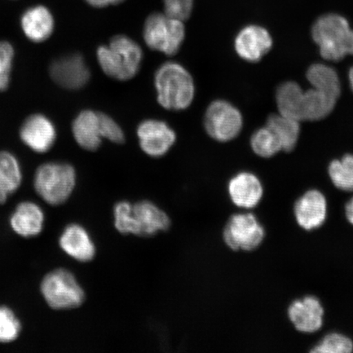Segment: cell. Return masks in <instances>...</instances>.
I'll return each instance as SVG.
<instances>
[{
    "instance_id": "cell-1",
    "label": "cell",
    "mask_w": 353,
    "mask_h": 353,
    "mask_svg": "<svg viewBox=\"0 0 353 353\" xmlns=\"http://www.w3.org/2000/svg\"><path fill=\"white\" fill-rule=\"evenodd\" d=\"M159 103L171 110H182L191 105L195 96L193 79L179 63H166L154 74Z\"/></svg>"
},
{
    "instance_id": "cell-2",
    "label": "cell",
    "mask_w": 353,
    "mask_h": 353,
    "mask_svg": "<svg viewBox=\"0 0 353 353\" xmlns=\"http://www.w3.org/2000/svg\"><path fill=\"white\" fill-rule=\"evenodd\" d=\"M99 63L110 78L126 81L138 74L143 60L142 48L125 35H117L97 51Z\"/></svg>"
},
{
    "instance_id": "cell-3",
    "label": "cell",
    "mask_w": 353,
    "mask_h": 353,
    "mask_svg": "<svg viewBox=\"0 0 353 353\" xmlns=\"http://www.w3.org/2000/svg\"><path fill=\"white\" fill-rule=\"evenodd\" d=\"M76 184V170L68 163H44L39 166L34 176L35 192L52 206H59L68 201Z\"/></svg>"
},
{
    "instance_id": "cell-4",
    "label": "cell",
    "mask_w": 353,
    "mask_h": 353,
    "mask_svg": "<svg viewBox=\"0 0 353 353\" xmlns=\"http://www.w3.org/2000/svg\"><path fill=\"white\" fill-rule=\"evenodd\" d=\"M352 30L345 17L331 13L321 16L315 21L312 37L323 59L339 61L348 55Z\"/></svg>"
},
{
    "instance_id": "cell-5",
    "label": "cell",
    "mask_w": 353,
    "mask_h": 353,
    "mask_svg": "<svg viewBox=\"0 0 353 353\" xmlns=\"http://www.w3.org/2000/svg\"><path fill=\"white\" fill-rule=\"evenodd\" d=\"M39 290L47 305L57 311L72 310L85 301V290L65 268H56L44 275Z\"/></svg>"
},
{
    "instance_id": "cell-6",
    "label": "cell",
    "mask_w": 353,
    "mask_h": 353,
    "mask_svg": "<svg viewBox=\"0 0 353 353\" xmlns=\"http://www.w3.org/2000/svg\"><path fill=\"white\" fill-rule=\"evenodd\" d=\"M143 37L152 50L168 56L175 55L185 39L183 21L172 19L165 13H152L145 21Z\"/></svg>"
},
{
    "instance_id": "cell-7",
    "label": "cell",
    "mask_w": 353,
    "mask_h": 353,
    "mask_svg": "<svg viewBox=\"0 0 353 353\" xmlns=\"http://www.w3.org/2000/svg\"><path fill=\"white\" fill-rule=\"evenodd\" d=\"M205 128L212 139L221 143L229 142L239 135L243 117L236 107L224 100L213 101L205 114Z\"/></svg>"
},
{
    "instance_id": "cell-8",
    "label": "cell",
    "mask_w": 353,
    "mask_h": 353,
    "mask_svg": "<svg viewBox=\"0 0 353 353\" xmlns=\"http://www.w3.org/2000/svg\"><path fill=\"white\" fill-rule=\"evenodd\" d=\"M223 241L234 251H252L262 244L264 228L251 213L233 214L223 233Z\"/></svg>"
},
{
    "instance_id": "cell-9",
    "label": "cell",
    "mask_w": 353,
    "mask_h": 353,
    "mask_svg": "<svg viewBox=\"0 0 353 353\" xmlns=\"http://www.w3.org/2000/svg\"><path fill=\"white\" fill-rule=\"evenodd\" d=\"M50 74L57 85L70 90L85 87L90 79V70L79 54L66 55L54 60L50 65Z\"/></svg>"
},
{
    "instance_id": "cell-10",
    "label": "cell",
    "mask_w": 353,
    "mask_h": 353,
    "mask_svg": "<svg viewBox=\"0 0 353 353\" xmlns=\"http://www.w3.org/2000/svg\"><path fill=\"white\" fill-rule=\"evenodd\" d=\"M140 147L152 157H161L170 151L176 141V134L166 123L147 120L138 128Z\"/></svg>"
},
{
    "instance_id": "cell-11",
    "label": "cell",
    "mask_w": 353,
    "mask_h": 353,
    "mask_svg": "<svg viewBox=\"0 0 353 353\" xmlns=\"http://www.w3.org/2000/svg\"><path fill=\"white\" fill-rule=\"evenodd\" d=\"M273 46L270 33L263 26H247L236 35L235 50L241 59L257 63L268 54Z\"/></svg>"
},
{
    "instance_id": "cell-12",
    "label": "cell",
    "mask_w": 353,
    "mask_h": 353,
    "mask_svg": "<svg viewBox=\"0 0 353 353\" xmlns=\"http://www.w3.org/2000/svg\"><path fill=\"white\" fill-rule=\"evenodd\" d=\"M22 142L32 151L46 153L52 148L57 139L56 128L50 119L41 114L29 117L20 130Z\"/></svg>"
},
{
    "instance_id": "cell-13",
    "label": "cell",
    "mask_w": 353,
    "mask_h": 353,
    "mask_svg": "<svg viewBox=\"0 0 353 353\" xmlns=\"http://www.w3.org/2000/svg\"><path fill=\"white\" fill-rule=\"evenodd\" d=\"M294 213L300 227L306 231L314 230L325 222L327 201L319 190H309L295 202Z\"/></svg>"
},
{
    "instance_id": "cell-14",
    "label": "cell",
    "mask_w": 353,
    "mask_h": 353,
    "mask_svg": "<svg viewBox=\"0 0 353 353\" xmlns=\"http://www.w3.org/2000/svg\"><path fill=\"white\" fill-rule=\"evenodd\" d=\"M8 223L16 235L28 239L41 235L46 223V214L37 203L21 201L12 211Z\"/></svg>"
},
{
    "instance_id": "cell-15",
    "label": "cell",
    "mask_w": 353,
    "mask_h": 353,
    "mask_svg": "<svg viewBox=\"0 0 353 353\" xmlns=\"http://www.w3.org/2000/svg\"><path fill=\"white\" fill-rule=\"evenodd\" d=\"M324 308L320 300L307 296L295 300L288 308V316L299 332L312 334L319 331L323 325Z\"/></svg>"
},
{
    "instance_id": "cell-16",
    "label": "cell",
    "mask_w": 353,
    "mask_h": 353,
    "mask_svg": "<svg viewBox=\"0 0 353 353\" xmlns=\"http://www.w3.org/2000/svg\"><path fill=\"white\" fill-rule=\"evenodd\" d=\"M59 244L66 255L78 262H90L96 256V247L90 234L77 223H70L63 229Z\"/></svg>"
},
{
    "instance_id": "cell-17",
    "label": "cell",
    "mask_w": 353,
    "mask_h": 353,
    "mask_svg": "<svg viewBox=\"0 0 353 353\" xmlns=\"http://www.w3.org/2000/svg\"><path fill=\"white\" fill-rule=\"evenodd\" d=\"M136 234L135 236L150 237L169 230L171 220L165 211L153 202L142 201L132 205Z\"/></svg>"
},
{
    "instance_id": "cell-18",
    "label": "cell",
    "mask_w": 353,
    "mask_h": 353,
    "mask_svg": "<svg viewBox=\"0 0 353 353\" xmlns=\"http://www.w3.org/2000/svg\"><path fill=\"white\" fill-rule=\"evenodd\" d=\"M21 28L26 37L34 43L46 41L54 33L55 21L52 12L42 4L32 6L21 17Z\"/></svg>"
},
{
    "instance_id": "cell-19",
    "label": "cell",
    "mask_w": 353,
    "mask_h": 353,
    "mask_svg": "<svg viewBox=\"0 0 353 353\" xmlns=\"http://www.w3.org/2000/svg\"><path fill=\"white\" fill-rule=\"evenodd\" d=\"M228 193L234 205L243 209H253L262 200L263 184L254 174L241 172L229 182Z\"/></svg>"
},
{
    "instance_id": "cell-20",
    "label": "cell",
    "mask_w": 353,
    "mask_h": 353,
    "mask_svg": "<svg viewBox=\"0 0 353 353\" xmlns=\"http://www.w3.org/2000/svg\"><path fill=\"white\" fill-rule=\"evenodd\" d=\"M77 143L88 151H96L101 143L99 112L85 110L79 113L72 125Z\"/></svg>"
},
{
    "instance_id": "cell-21",
    "label": "cell",
    "mask_w": 353,
    "mask_h": 353,
    "mask_svg": "<svg viewBox=\"0 0 353 353\" xmlns=\"http://www.w3.org/2000/svg\"><path fill=\"white\" fill-rule=\"evenodd\" d=\"M20 163L14 154L0 152V205H4L22 183Z\"/></svg>"
},
{
    "instance_id": "cell-22",
    "label": "cell",
    "mask_w": 353,
    "mask_h": 353,
    "mask_svg": "<svg viewBox=\"0 0 353 353\" xmlns=\"http://www.w3.org/2000/svg\"><path fill=\"white\" fill-rule=\"evenodd\" d=\"M338 99L326 92L312 88L303 92V121H316L327 117L333 112Z\"/></svg>"
},
{
    "instance_id": "cell-23",
    "label": "cell",
    "mask_w": 353,
    "mask_h": 353,
    "mask_svg": "<svg viewBox=\"0 0 353 353\" xmlns=\"http://www.w3.org/2000/svg\"><path fill=\"white\" fill-rule=\"evenodd\" d=\"M303 90L297 83L287 81L278 87L276 101L279 113L299 122L303 121Z\"/></svg>"
},
{
    "instance_id": "cell-24",
    "label": "cell",
    "mask_w": 353,
    "mask_h": 353,
    "mask_svg": "<svg viewBox=\"0 0 353 353\" xmlns=\"http://www.w3.org/2000/svg\"><path fill=\"white\" fill-rule=\"evenodd\" d=\"M267 126L279 140L282 151L291 152L296 147L300 135L299 121L280 113L274 114L268 117Z\"/></svg>"
},
{
    "instance_id": "cell-25",
    "label": "cell",
    "mask_w": 353,
    "mask_h": 353,
    "mask_svg": "<svg viewBox=\"0 0 353 353\" xmlns=\"http://www.w3.org/2000/svg\"><path fill=\"white\" fill-rule=\"evenodd\" d=\"M307 79L312 88L326 92L339 99L341 94V81L336 70L324 64L312 65L307 72Z\"/></svg>"
},
{
    "instance_id": "cell-26",
    "label": "cell",
    "mask_w": 353,
    "mask_h": 353,
    "mask_svg": "<svg viewBox=\"0 0 353 353\" xmlns=\"http://www.w3.org/2000/svg\"><path fill=\"white\" fill-rule=\"evenodd\" d=\"M328 173L331 182L343 192H353V154L330 162Z\"/></svg>"
},
{
    "instance_id": "cell-27",
    "label": "cell",
    "mask_w": 353,
    "mask_h": 353,
    "mask_svg": "<svg viewBox=\"0 0 353 353\" xmlns=\"http://www.w3.org/2000/svg\"><path fill=\"white\" fill-rule=\"evenodd\" d=\"M250 144L254 152L260 157L270 158L282 151L279 140L267 125L254 132Z\"/></svg>"
},
{
    "instance_id": "cell-28",
    "label": "cell",
    "mask_w": 353,
    "mask_h": 353,
    "mask_svg": "<svg viewBox=\"0 0 353 353\" xmlns=\"http://www.w3.org/2000/svg\"><path fill=\"white\" fill-rule=\"evenodd\" d=\"M21 321L10 307L0 304V343H10L20 337Z\"/></svg>"
},
{
    "instance_id": "cell-29",
    "label": "cell",
    "mask_w": 353,
    "mask_h": 353,
    "mask_svg": "<svg viewBox=\"0 0 353 353\" xmlns=\"http://www.w3.org/2000/svg\"><path fill=\"white\" fill-rule=\"evenodd\" d=\"M353 343L351 339L339 333H330L321 339L319 343L312 348V353H351Z\"/></svg>"
},
{
    "instance_id": "cell-30",
    "label": "cell",
    "mask_w": 353,
    "mask_h": 353,
    "mask_svg": "<svg viewBox=\"0 0 353 353\" xmlns=\"http://www.w3.org/2000/svg\"><path fill=\"white\" fill-rule=\"evenodd\" d=\"M113 213L117 230L123 235L132 234L135 236L136 228L131 203L126 201L117 202L114 206Z\"/></svg>"
},
{
    "instance_id": "cell-31",
    "label": "cell",
    "mask_w": 353,
    "mask_h": 353,
    "mask_svg": "<svg viewBox=\"0 0 353 353\" xmlns=\"http://www.w3.org/2000/svg\"><path fill=\"white\" fill-rule=\"evenodd\" d=\"M14 59V48L8 41H0V92L6 91L10 83Z\"/></svg>"
},
{
    "instance_id": "cell-32",
    "label": "cell",
    "mask_w": 353,
    "mask_h": 353,
    "mask_svg": "<svg viewBox=\"0 0 353 353\" xmlns=\"http://www.w3.org/2000/svg\"><path fill=\"white\" fill-rule=\"evenodd\" d=\"M193 6L194 0H164L165 14L183 21L191 16Z\"/></svg>"
},
{
    "instance_id": "cell-33",
    "label": "cell",
    "mask_w": 353,
    "mask_h": 353,
    "mask_svg": "<svg viewBox=\"0 0 353 353\" xmlns=\"http://www.w3.org/2000/svg\"><path fill=\"white\" fill-rule=\"evenodd\" d=\"M101 134L103 139H107L110 142L123 143L125 134L120 125L108 114L99 112Z\"/></svg>"
},
{
    "instance_id": "cell-34",
    "label": "cell",
    "mask_w": 353,
    "mask_h": 353,
    "mask_svg": "<svg viewBox=\"0 0 353 353\" xmlns=\"http://www.w3.org/2000/svg\"><path fill=\"white\" fill-rule=\"evenodd\" d=\"M346 218L352 225H353V197L347 201L345 205Z\"/></svg>"
},
{
    "instance_id": "cell-35",
    "label": "cell",
    "mask_w": 353,
    "mask_h": 353,
    "mask_svg": "<svg viewBox=\"0 0 353 353\" xmlns=\"http://www.w3.org/2000/svg\"><path fill=\"white\" fill-rule=\"evenodd\" d=\"M90 6L94 8H105L110 4V0H85Z\"/></svg>"
},
{
    "instance_id": "cell-36",
    "label": "cell",
    "mask_w": 353,
    "mask_h": 353,
    "mask_svg": "<svg viewBox=\"0 0 353 353\" xmlns=\"http://www.w3.org/2000/svg\"><path fill=\"white\" fill-rule=\"evenodd\" d=\"M348 55H353V30H352L350 42V51Z\"/></svg>"
},
{
    "instance_id": "cell-37",
    "label": "cell",
    "mask_w": 353,
    "mask_h": 353,
    "mask_svg": "<svg viewBox=\"0 0 353 353\" xmlns=\"http://www.w3.org/2000/svg\"><path fill=\"white\" fill-rule=\"evenodd\" d=\"M348 78H350V87L353 91V66L350 69V73H348Z\"/></svg>"
},
{
    "instance_id": "cell-38",
    "label": "cell",
    "mask_w": 353,
    "mask_h": 353,
    "mask_svg": "<svg viewBox=\"0 0 353 353\" xmlns=\"http://www.w3.org/2000/svg\"><path fill=\"white\" fill-rule=\"evenodd\" d=\"M123 1H125V0H110V4H119Z\"/></svg>"
}]
</instances>
